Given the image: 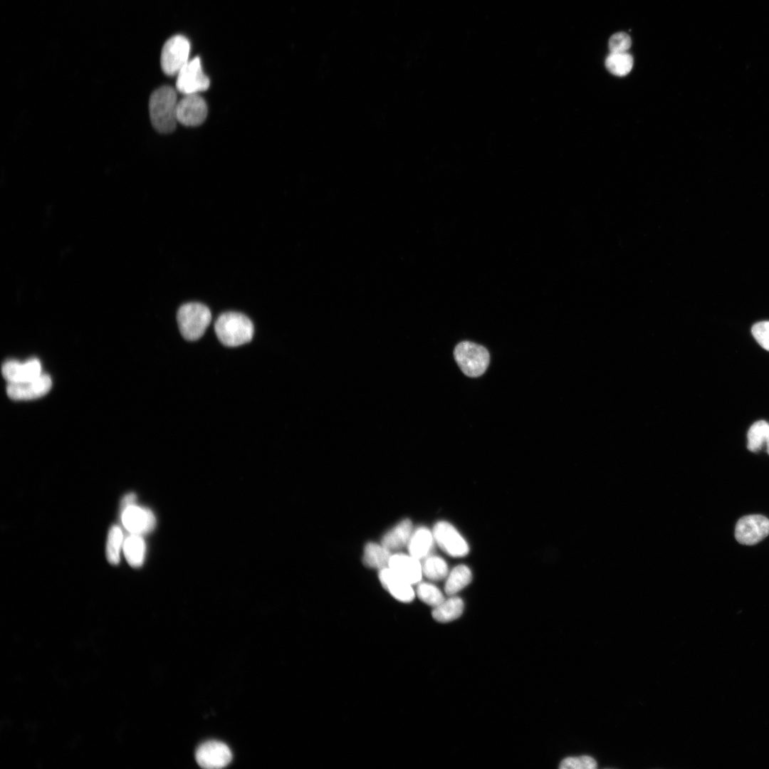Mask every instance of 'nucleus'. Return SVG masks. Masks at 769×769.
Returning <instances> with one entry per match:
<instances>
[{"mask_svg":"<svg viewBox=\"0 0 769 769\" xmlns=\"http://www.w3.org/2000/svg\"><path fill=\"white\" fill-rule=\"evenodd\" d=\"M177 103V92L170 86H162L152 93L149 100L150 117L157 131L169 133L174 130Z\"/></svg>","mask_w":769,"mask_h":769,"instance_id":"f257e3e1","label":"nucleus"},{"mask_svg":"<svg viewBox=\"0 0 769 769\" xmlns=\"http://www.w3.org/2000/svg\"><path fill=\"white\" fill-rule=\"evenodd\" d=\"M219 341L227 347H237L250 342L253 335V325L245 315L226 312L220 315L214 324Z\"/></svg>","mask_w":769,"mask_h":769,"instance_id":"f03ea898","label":"nucleus"},{"mask_svg":"<svg viewBox=\"0 0 769 769\" xmlns=\"http://www.w3.org/2000/svg\"><path fill=\"white\" fill-rule=\"evenodd\" d=\"M177 320L183 338L189 341L199 339L209 326L211 314L207 306L199 303H188L179 308Z\"/></svg>","mask_w":769,"mask_h":769,"instance_id":"7ed1b4c3","label":"nucleus"},{"mask_svg":"<svg viewBox=\"0 0 769 769\" xmlns=\"http://www.w3.org/2000/svg\"><path fill=\"white\" fill-rule=\"evenodd\" d=\"M454 356L464 374L471 377L483 375L490 361L488 350L470 341L458 343L454 348Z\"/></svg>","mask_w":769,"mask_h":769,"instance_id":"20e7f679","label":"nucleus"},{"mask_svg":"<svg viewBox=\"0 0 769 769\" xmlns=\"http://www.w3.org/2000/svg\"><path fill=\"white\" fill-rule=\"evenodd\" d=\"M190 44L183 36H174L167 41L161 53V66L164 73L174 75L189 61Z\"/></svg>","mask_w":769,"mask_h":769,"instance_id":"39448f33","label":"nucleus"},{"mask_svg":"<svg viewBox=\"0 0 769 769\" xmlns=\"http://www.w3.org/2000/svg\"><path fill=\"white\" fill-rule=\"evenodd\" d=\"M177 75L176 88L184 95L198 94L209 87V79L203 72L199 57L189 61Z\"/></svg>","mask_w":769,"mask_h":769,"instance_id":"423d86ee","label":"nucleus"},{"mask_svg":"<svg viewBox=\"0 0 769 769\" xmlns=\"http://www.w3.org/2000/svg\"><path fill=\"white\" fill-rule=\"evenodd\" d=\"M769 535V519L762 515L741 518L736 525L735 537L743 545H755Z\"/></svg>","mask_w":769,"mask_h":769,"instance_id":"0eeeda50","label":"nucleus"},{"mask_svg":"<svg viewBox=\"0 0 769 769\" xmlns=\"http://www.w3.org/2000/svg\"><path fill=\"white\" fill-rule=\"evenodd\" d=\"M432 533L435 542L448 555L459 558L469 553L468 543L451 523L439 521L434 526Z\"/></svg>","mask_w":769,"mask_h":769,"instance_id":"6e6552de","label":"nucleus"},{"mask_svg":"<svg viewBox=\"0 0 769 769\" xmlns=\"http://www.w3.org/2000/svg\"><path fill=\"white\" fill-rule=\"evenodd\" d=\"M195 757L198 765L202 768L218 769L226 766L231 761L232 754L225 743L209 741L198 747Z\"/></svg>","mask_w":769,"mask_h":769,"instance_id":"1a4fd4ad","label":"nucleus"},{"mask_svg":"<svg viewBox=\"0 0 769 769\" xmlns=\"http://www.w3.org/2000/svg\"><path fill=\"white\" fill-rule=\"evenodd\" d=\"M208 108L206 101L199 94L186 95L178 101L177 122L185 126H197L206 119Z\"/></svg>","mask_w":769,"mask_h":769,"instance_id":"9d476101","label":"nucleus"},{"mask_svg":"<svg viewBox=\"0 0 769 769\" xmlns=\"http://www.w3.org/2000/svg\"><path fill=\"white\" fill-rule=\"evenodd\" d=\"M51 386L52 380L51 377L48 375L42 373L29 380L17 383H8L6 392L12 399L29 400L45 395L49 392Z\"/></svg>","mask_w":769,"mask_h":769,"instance_id":"9b49d317","label":"nucleus"},{"mask_svg":"<svg viewBox=\"0 0 769 769\" xmlns=\"http://www.w3.org/2000/svg\"><path fill=\"white\" fill-rule=\"evenodd\" d=\"M122 520L131 534L140 535L152 531L156 524L155 517L150 510L135 504L123 509Z\"/></svg>","mask_w":769,"mask_h":769,"instance_id":"f8f14e48","label":"nucleus"},{"mask_svg":"<svg viewBox=\"0 0 769 769\" xmlns=\"http://www.w3.org/2000/svg\"><path fill=\"white\" fill-rule=\"evenodd\" d=\"M1 372L8 383H17L33 379L42 374L40 361L36 358L23 362L7 360L2 365Z\"/></svg>","mask_w":769,"mask_h":769,"instance_id":"ddd939ff","label":"nucleus"},{"mask_svg":"<svg viewBox=\"0 0 769 769\" xmlns=\"http://www.w3.org/2000/svg\"><path fill=\"white\" fill-rule=\"evenodd\" d=\"M379 579L382 586L395 599L408 603L412 602L415 592L412 584L397 575L390 568L380 570Z\"/></svg>","mask_w":769,"mask_h":769,"instance_id":"4468645a","label":"nucleus"},{"mask_svg":"<svg viewBox=\"0 0 769 769\" xmlns=\"http://www.w3.org/2000/svg\"><path fill=\"white\" fill-rule=\"evenodd\" d=\"M388 567L412 585L419 582L423 575L421 560L409 554H392Z\"/></svg>","mask_w":769,"mask_h":769,"instance_id":"2eb2a0df","label":"nucleus"},{"mask_svg":"<svg viewBox=\"0 0 769 769\" xmlns=\"http://www.w3.org/2000/svg\"><path fill=\"white\" fill-rule=\"evenodd\" d=\"M412 532V521L403 519L384 535L381 544L391 552L399 550L407 545Z\"/></svg>","mask_w":769,"mask_h":769,"instance_id":"dca6fc26","label":"nucleus"},{"mask_svg":"<svg viewBox=\"0 0 769 769\" xmlns=\"http://www.w3.org/2000/svg\"><path fill=\"white\" fill-rule=\"evenodd\" d=\"M434 541L432 531L425 527H419L412 532L408 542L409 554L422 560L429 555Z\"/></svg>","mask_w":769,"mask_h":769,"instance_id":"f3484780","label":"nucleus"},{"mask_svg":"<svg viewBox=\"0 0 769 769\" xmlns=\"http://www.w3.org/2000/svg\"><path fill=\"white\" fill-rule=\"evenodd\" d=\"M463 600L454 595L445 599L439 605L433 607L432 617L439 622H449L459 618L464 610Z\"/></svg>","mask_w":769,"mask_h":769,"instance_id":"a211bd4d","label":"nucleus"},{"mask_svg":"<svg viewBox=\"0 0 769 769\" xmlns=\"http://www.w3.org/2000/svg\"><path fill=\"white\" fill-rule=\"evenodd\" d=\"M392 552L382 544H366L362 557L363 563L368 567L382 570L388 567Z\"/></svg>","mask_w":769,"mask_h":769,"instance_id":"6ab92c4d","label":"nucleus"},{"mask_svg":"<svg viewBox=\"0 0 769 769\" xmlns=\"http://www.w3.org/2000/svg\"><path fill=\"white\" fill-rule=\"evenodd\" d=\"M125 556L128 563L134 567L141 566L146 553L145 543L140 535L131 534L123 544Z\"/></svg>","mask_w":769,"mask_h":769,"instance_id":"aec40b11","label":"nucleus"},{"mask_svg":"<svg viewBox=\"0 0 769 769\" xmlns=\"http://www.w3.org/2000/svg\"><path fill=\"white\" fill-rule=\"evenodd\" d=\"M472 580L470 569L465 565L454 567L446 577L445 592L449 596L454 595L464 589Z\"/></svg>","mask_w":769,"mask_h":769,"instance_id":"412c9836","label":"nucleus"},{"mask_svg":"<svg viewBox=\"0 0 769 769\" xmlns=\"http://www.w3.org/2000/svg\"><path fill=\"white\" fill-rule=\"evenodd\" d=\"M605 66L611 73L624 76L631 71L633 58L627 52L610 53L605 60Z\"/></svg>","mask_w":769,"mask_h":769,"instance_id":"4be33fe9","label":"nucleus"},{"mask_svg":"<svg viewBox=\"0 0 769 769\" xmlns=\"http://www.w3.org/2000/svg\"><path fill=\"white\" fill-rule=\"evenodd\" d=\"M423 575L431 580H441L448 575V566L441 558L428 555L422 563Z\"/></svg>","mask_w":769,"mask_h":769,"instance_id":"5701e85b","label":"nucleus"},{"mask_svg":"<svg viewBox=\"0 0 769 769\" xmlns=\"http://www.w3.org/2000/svg\"><path fill=\"white\" fill-rule=\"evenodd\" d=\"M769 424L764 420L753 423L748 429L747 447L752 452L759 451L765 444Z\"/></svg>","mask_w":769,"mask_h":769,"instance_id":"b1692460","label":"nucleus"},{"mask_svg":"<svg viewBox=\"0 0 769 769\" xmlns=\"http://www.w3.org/2000/svg\"><path fill=\"white\" fill-rule=\"evenodd\" d=\"M122 542V533L120 527L113 525L108 533L106 545V557L112 565H117L120 561V551Z\"/></svg>","mask_w":769,"mask_h":769,"instance_id":"393cba45","label":"nucleus"},{"mask_svg":"<svg viewBox=\"0 0 769 769\" xmlns=\"http://www.w3.org/2000/svg\"><path fill=\"white\" fill-rule=\"evenodd\" d=\"M416 594L423 602L433 607L439 605L445 600L441 591L429 582L419 583Z\"/></svg>","mask_w":769,"mask_h":769,"instance_id":"a878e982","label":"nucleus"},{"mask_svg":"<svg viewBox=\"0 0 769 769\" xmlns=\"http://www.w3.org/2000/svg\"><path fill=\"white\" fill-rule=\"evenodd\" d=\"M559 767L562 769H594L597 767V763L594 758L587 755L569 757L563 759Z\"/></svg>","mask_w":769,"mask_h":769,"instance_id":"bb28decb","label":"nucleus"},{"mask_svg":"<svg viewBox=\"0 0 769 769\" xmlns=\"http://www.w3.org/2000/svg\"><path fill=\"white\" fill-rule=\"evenodd\" d=\"M751 333L757 342L769 351V320L755 323L751 328Z\"/></svg>","mask_w":769,"mask_h":769,"instance_id":"cd10ccee","label":"nucleus"},{"mask_svg":"<svg viewBox=\"0 0 769 769\" xmlns=\"http://www.w3.org/2000/svg\"><path fill=\"white\" fill-rule=\"evenodd\" d=\"M632 45L630 36L624 32L613 34L609 39L610 53L627 52Z\"/></svg>","mask_w":769,"mask_h":769,"instance_id":"c85d7f7f","label":"nucleus"},{"mask_svg":"<svg viewBox=\"0 0 769 769\" xmlns=\"http://www.w3.org/2000/svg\"><path fill=\"white\" fill-rule=\"evenodd\" d=\"M135 500H136V495L135 493H130L126 494L123 497V498L122 500V504H121L122 508L125 509L126 507H127V506H129L130 505L135 504Z\"/></svg>","mask_w":769,"mask_h":769,"instance_id":"c756f323","label":"nucleus"},{"mask_svg":"<svg viewBox=\"0 0 769 769\" xmlns=\"http://www.w3.org/2000/svg\"><path fill=\"white\" fill-rule=\"evenodd\" d=\"M765 445H766L767 452L769 454V427H768V431L767 439H766V441H765Z\"/></svg>","mask_w":769,"mask_h":769,"instance_id":"7c9ffc66","label":"nucleus"}]
</instances>
